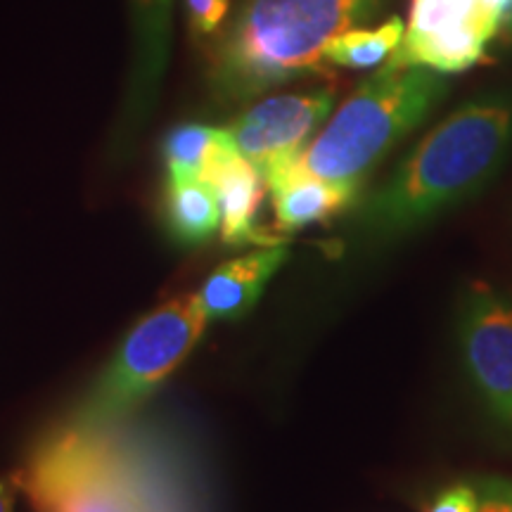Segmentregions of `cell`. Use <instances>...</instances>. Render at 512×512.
<instances>
[{
    "label": "cell",
    "instance_id": "obj_1",
    "mask_svg": "<svg viewBox=\"0 0 512 512\" xmlns=\"http://www.w3.org/2000/svg\"><path fill=\"white\" fill-rule=\"evenodd\" d=\"M512 147V93H486L432 128L361 207L368 238L413 233L482 192Z\"/></svg>",
    "mask_w": 512,
    "mask_h": 512
},
{
    "label": "cell",
    "instance_id": "obj_2",
    "mask_svg": "<svg viewBox=\"0 0 512 512\" xmlns=\"http://www.w3.org/2000/svg\"><path fill=\"white\" fill-rule=\"evenodd\" d=\"M384 0H245L216 43L211 83L245 102L299 76L323 72L332 38L382 10Z\"/></svg>",
    "mask_w": 512,
    "mask_h": 512
},
{
    "label": "cell",
    "instance_id": "obj_3",
    "mask_svg": "<svg viewBox=\"0 0 512 512\" xmlns=\"http://www.w3.org/2000/svg\"><path fill=\"white\" fill-rule=\"evenodd\" d=\"M446 91V74L384 62L339 105L294 169L361 188L387 152L430 117Z\"/></svg>",
    "mask_w": 512,
    "mask_h": 512
},
{
    "label": "cell",
    "instance_id": "obj_4",
    "mask_svg": "<svg viewBox=\"0 0 512 512\" xmlns=\"http://www.w3.org/2000/svg\"><path fill=\"white\" fill-rule=\"evenodd\" d=\"M17 484L34 512H164L162 489L145 482L105 430L53 432L31 451Z\"/></svg>",
    "mask_w": 512,
    "mask_h": 512
},
{
    "label": "cell",
    "instance_id": "obj_5",
    "mask_svg": "<svg viewBox=\"0 0 512 512\" xmlns=\"http://www.w3.org/2000/svg\"><path fill=\"white\" fill-rule=\"evenodd\" d=\"M207 323L200 294H178L140 318L79 403L72 425L100 432L136 411L190 356Z\"/></svg>",
    "mask_w": 512,
    "mask_h": 512
},
{
    "label": "cell",
    "instance_id": "obj_6",
    "mask_svg": "<svg viewBox=\"0 0 512 512\" xmlns=\"http://www.w3.org/2000/svg\"><path fill=\"white\" fill-rule=\"evenodd\" d=\"M512 15V0H411L406 34L387 62L460 74L486 57Z\"/></svg>",
    "mask_w": 512,
    "mask_h": 512
},
{
    "label": "cell",
    "instance_id": "obj_7",
    "mask_svg": "<svg viewBox=\"0 0 512 512\" xmlns=\"http://www.w3.org/2000/svg\"><path fill=\"white\" fill-rule=\"evenodd\" d=\"M458 347L477 399L498 427L512 432V297L472 283L458 311Z\"/></svg>",
    "mask_w": 512,
    "mask_h": 512
},
{
    "label": "cell",
    "instance_id": "obj_8",
    "mask_svg": "<svg viewBox=\"0 0 512 512\" xmlns=\"http://www.w3.org/2000/svg\"><path fill=\"white\" fill-rule=\"evenodd\" d=\"M332 102L335 93L330 88L273 95L242 112L228 126V133L240 155L256 166L268 185L302 157L330 117Z\"/></svg>",
    "mask_w": 512,
    "mask_h": 512
},
{
    "label": "cell",
    "instance_id": "obj_9",
    "mask_svg": "<svg viewBox=\"0 0 512 512\" xmlns=\"http://www.w3.org/2000/svg\"><path fill=\"white\" fill-rule=\"evenodd\" d=\"M133 31V69L128 91V117L150 110L171 50L174 0H128Z\"/></svg>",
    "mask_w": 512,
    "mask_h": 512
},
{
    "label": "cell",
    "instance_id": "obj_10",
    "mask_svg": "<svg viewBox=\"0 0 512 512\" xmlns=\"http://www.w3.org/2000/svg\"><path fill=\"white\" fill-rule=\"evenodd\" d=\"M287 247L278 242H268L256 252L242 254L221 264L204 280L200 302L211 318L235 320L259 302L268 280L285 264Z\"/></svg>",
    "mask_w": 512,
    "mask_h": 512
},
{
    "label": "cell",
    "instance_id": "obj_11",
    "mask_svg": "<svg viewBox=\"0 0 512 512\" xmlns=\"http://www.w3.org/2000/svg\"><path fill=\"white\" fill-rule=\"evenodd\" d=\"M202 181L211 183L221 207V238L230 247L256 242V214L264 197V176L252 162L240 155L238 147L223 152L209 166Z\"/></svg>",
    "mask_w": 512,
    "mask_h": 512
},
{
    "label": "cell",
    "instance_id": "obj_12",
    "mask_svg": "<svg viewBox=\"0 0 512 512\" xmlns=\"http://www.w3.org/2000/svg\"><path fill=\"white\" fill-rule=\"evenodd\" d=\"M280 230H302L337 216L354 202L358 188L302 174L294 166L268 183Z\"/></svg>",
    "mask_w": 512,
    "mask_h": 512
},
{
    "label": "cell",
    "instance_id": "obj_13",
    "mask_svg": "<svg viewBox=\"0 0 512 512\" xmlns=\"http://www.w3.org/2000/svg\"><path fill=\"white\" fill-rule=\"evenodd\" d=\"M164 226L178 245H200L221 228V207L211 183L202 178L166 181Z\"/></svg>",
    "mask_w": 512,
    "mask_h": 512
},
{
    "label": "cell",
    "instance_id": "obj_14",
    "mask_svg": "<svg viewBox=\"0 0 512 512\" xmlns=\"http://www.w3.org/2000/svg\"><path fill=\"white\" fill-rule=\"evenodd\" d=\"M235 143L228 128L204 124H183L164 140L166 181H190L204 178L207 169L223 152L233 150Z\"/></svg>",
    "mask_w": 512,
    "mask_h": 512
},
{
    "label": "cell",
    "instance_id": "obj_15",
    "mask_svg": "<svg viewBox=\"0 0 512 512\" xmlns=\"http://www.w3.org/2000/svg\"><path fill=\"white\" fill-rule=\"evenodd\" d=\"M403 34L406 24L399 17L387 19L377 29H349L325 46L323 60L347 69L380 67L401 46Z\"/></svg>",
    "mask_w": 512,
    "mask_h": 512
},
{
    "label": "cell",
    "instance_id": "obj_16",
    "mask_svg": "<svg viewBox=\"0 0 512 512\" xmlns=\"http://www.w3.org/2000/svg\"><path fill=\"white\" fill-rule=\"evenodd\" d=\"M477 512H512V479L484 477L475 482Z\"/></svg>",
    "mask_w": 512,
    "mask_h": 512
},
{
    "label": "cell",
    "instance_id": "obj_17",
    "mask_svg": "<svg viewBox=\"0 0 512 512\" xmlns=\"http://www.w3.org/2000/svg\"><path fill=\"white\" fill-rule=\"evenodd\" d=\"M230 0H185L190 27L197 34H214L228 15Z\"/></svg>",
    "mask_w": 512,
    "mask_h": 512
},
{
    "label": "cell",
    "instance_id": "obj_18",
    "mask_svg": "<svg viewBox=\"0 0 512 512\" xmlns=\"http://www.w3.org/2000/svg\"><path fill=\"white\" fill-rule=\"evenodd\" d=\"M427 512H477L475 484H453L427 505Z\"/></svg>",
    "mask_w": 512,
    "mask_h": 512
},
{
    "label": "cell",
    "instance_id": "obj_19",
    "mask_svg": "<svg viewBox=\"0 0 512 512\" xmlns=\"http://www.w3.org/2000/svg\"><path fill=\"white\" fill-rule=\"evenodd\" d=\"M0 512H15V489L8 479H0Z\"/></svg>",
    "mask_w": 512,
    "mask_h": 512
},
{
    "label": "cell",
    "instance_id": "obj_20",
    "mask_svg": "<svg viewBox=\"0 0 512 512\" xmlns=\"http://www.w3.org/2000/svg\"><path fill=\"white\" fill-rule=\"evenodd\" d=\"M505 34H508V38L512 41V15L508 19V24H505Z\"/></svg>",
    "mask_w": 512,
    "mask_h": 512
}]
</instances>
